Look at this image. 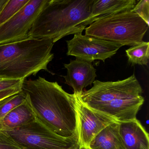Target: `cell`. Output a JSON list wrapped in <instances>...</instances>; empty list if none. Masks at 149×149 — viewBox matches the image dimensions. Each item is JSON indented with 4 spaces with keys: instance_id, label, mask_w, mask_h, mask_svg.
<instances>
[{
    "instance_id": "obj_16",
    "label": "cell",
    "mask_w": 149,
    "mask_h": 149,
    "mask_svg": "<svg viewBox=\"0 0 149 149\" xmlns=\"http://www.w3.org/2000/svg\"><path fill=\"white\" fill-rule=\"evenodd\" d=\"M130 63L146 65L149 59V42L143 41L140 44L131 47L125 50Z\"/></svg>"
},
{
    "instance_id": "obj_27",
    "label": "cell",
    "mask_w": 149,
    "mask_h": 149,
    "mask_svg": "<svg viewBox=\"0 0 149 149\" xmlns=\"http://www.w3.org/2000/svg\"></svg>"
},
{
    "instance_id": "obj_20",
    "label": "cell",
    "mask_w": 149,
    "mask_h": 149,
    "mask_svg": "<svg viewBox=\"0 0 149 149\" xmlns=\"http://www.w3.org/2000/svg\"><path fill=\"white\" fill-rule=\"evenodd\" d=\"M149 26V1L140 0L131 10Z\"/></svg>"
},
{
    "instance_id": "obj_6",
    "label": "cell",
    "mask_w": 149,
    "mask_h": 149,
    "mask_svg": "<svg viewBox=\"0 0 149 149\" xmlns=\"http://www.w3.org/2000/svg\"><path fill=\"white\" fill-rule=\"evenodd\" d=\"M93 87L79 96L81 101L93 108L116 99L142 95L143 89L135 75L116 81L96 80Z\"/></svg>"
},
{
    "instance_id": "obj_26",
    "label": "cell",
    "mask_w": 149,
    "mask_h": 149,
    "mask_svg": "<svg viewBox=\"0 0 149 149\" xmlns=\"http://www.w3.org/2000/svg\"><path fill=\"white\" fill-rule=\"evenodd\" d=\"M77 149V148H75V149Z\"/></svg>"
},
{
    "instance_id": "obj_14",
    "label": "cell",
    "mask_w": 149,
    "mask_h": 149,
    "mask_svg": "<svg viewBox=\"0 0 149 149\" xmlns=\"http://www.w3.org/2000/svg\"><path fill=\"white\" fill-rule=\"evenodd\" d=\"M120 125L115 123L106 126L91 141L90 149H126L120 133Z\"/></svg>"
},
{
    "instance_id": "obj_23",
    "label": "cell",
    "mask_w": 149,
    "mask_h": 149,
    "mask_svg": "<svg viewBox=\"0 0 149 149\" xmlns=\"http://www.w3.org/2000/svg\"><path fill=\"white\" fill-rule=\"evenodd\" d=\"M9 0H0V13L2 12Z\"/></svg>"
},
{
    "instance_id": "obj_21",
    "label": "cell",
    "mask_w": 149,
    "mask_h": 149,
    "mask_svg": "<svg viewBox=\"0 0 149 149\" xmlns=\"http://www.w3.org/2000/svg\"><path fill=\"white\" fill-rule=\"evenodd\" d=\"M24 80H0V92L10 89L22 87Z\"/></svg>"
},
{
    "instance_id": "obj_18",
    "label": "cell",
    "mask_w": 149,
    "mask_h": 149,
    "mask_svg": "<svg viewBox=\"0 0 149 149\" xmlns=\"http://www.w3.org/2000/svg\"><path fill=\"white\" fill-rule=\"evenodd\" d=\"M29 1V0H9L0 13V26L14 16Z\"/></svg>"
},
{
    "instance_id": "obj_10",
    "label": "cell",
    "mask_w": 149,
    "mask_h": 149,
    "mask_svg": "<svg viewBox=\"0 0 149 149\" xmlns=\"http://www.w3.org/2000/svg\"><path fill=\"white\" fill-rule=\"evenodd\" d=\"M144 102V97L140 95L116 99L91 108L111 117L120 124L136 119L137 114Z\"/></svg>"
},
{
    "instance_id": "obj_3",
    "label": "cell",
    "mask_w": 149,
    "mask_h": 149,
    "mask_svg": "<svg viewBox=\"0 0 149 149\" xmlns=\"http://www.w3.org/2000/svg\"><path fill=\"white\" fill-rule=\"evenodd\" d=\"M54 45L52 40L33 38L0 44V80H24L42 70L50 73Z\"/></svg>"
},
{
    "instance_id": "obj_4",
    "label": "cell",
    "mask_w": 149,
    "mask_h": 149,
    "mask_svg": "<svg viewBox=\"0 0 149 149\" xmlns=\"http://www.w3.org/2000/svg\"><path fill=\"white\" fill-rule=\"evenodd\" d=\"M149 26L137 15L125 11L102 16L85 29V35L133 47L141 43Z\"/></svg>"
},
{
    "instance_id": "obj_15",
    "label": "cell",
    "mask_w": 149,
    "mask_h": 149,
    "mask_svg": "<svg viewBox=\"0 0 149 149\" xmlns=\"http://www.w3.org/2000/svg\"><path fill=\"white\" fill-rule=\"evenodd\" d=\"M35 119L33 111L25 101L0 121V129L5 131L13 130L21 127Z\"/></svg>"
},
{
    "instance_id": "obj_8",
    "label": "cell",
    "mask_w": 149,
    "mask_h": 149,
    "mask_svg": "<svg viewBox=\"0 0 149 149\" xmlns=\"http://www.w3.org/2000/svg\"><path fill=\"white\" fill-rule=\"evenodd\" d=\"M49 0H29L10 19L0 26V44L26 40L36 18Z\"/></svg>"
},
{
    "instance_id": "obj_7",
    "label": "cell",
    "mask_w": 149,
    "mask_h": 149,
    "mask_svg": "<svg viewBox=\"0 0 149 149\" xmlns=\"http://www.w3.org/2000/svg\"><path fill=\"white\" fill-rule=\"evenodd\" d=\"M75 97L77 148L90 149L95 137L106 126L117 122L111 117L84 104L79 96Z\"/></svg>"
},
{
    "instance_id": "obj_2",
    "label": "cell",
    "mask_w": 149,
    "mask_h": 149,
    "mask_svg": "<svg viewBox=\"0 0 149 149\" xmlns=\"http://www.w3.org/2000/svg\"><path fill=\"white\" fill-rule=\"evenodd\" d=\"M94 0H49L36 19L29 38L54 43L67 36L82 33Z\"/></svg>"
},
{
    "instance_id": "obj_17",
    "label": "cell",
    "mask_w": 149,
    "mask_h": 149,
    "mask_svg": "<svg viewBox=\"0 0 149 149\" xmlns=\"http://www.w3.org/2000/svg\"><path fill=\"white\" fill-rule=\"evenodd\" d=\"M25 102V97L21 91L0 101V121L10 111Z\"/></svg>"
},
{
    "instance_id": "obj_11",
    "label": "cell",
    "mask_w": 149,
    "mask_h": 149,
    "mask_svg": "<svg viewBox=\"0 0 149 149\" xmlns=\"http://www.w3.org/2000/svg\"><path fill=\"white\" fill-rule=\"evenodd\" d=\"M68 70L67 75L63 76L65 83L72 87L74 95L81 96L83 89L91 85L97 77L96 70L92 63L80 59L70 60L68 64H64Z\"/></svg>"
},
{
    "instance_id": "obj_22",
    "label": "cell",
    "mask_w": 149,
    "mask_h": 149,
    "mask_svg": "<svg viewBox=\"0 0 149 149\" xmlns=\"http://www.w3.org/2000/svg\"><path fill=\"white\" fill-rule=\"evenodd\" d=\"M21 88L22 87H19L0 92V101L19 93L21 91Z\"/></svg>"
},
{
    "instance_id": "obj_12",
    "label": "cell",
    "mask_w": 149,
    "mask_h": 149,
    "mask_svg": "<svg viewBox=\"0 0 149 149\" xmlns=\"http://www.w3.org/2000/svg\"><path fill=\"white\" fill-rule=\"evenodd\" d=\"M120 131L126 149H149V134L139 120L121 123Z\"/></svg>"
},
{
    "instance_id": "obj_19",
    "label": "cell",
    "mask_w": 149,
    "mask_h": 149,
    "mask_svg": "<svg viewBox=\"0 0 149 149\" xmlns=\"http://www.w3.org/2000/svg\"><path fill=\"white\" fill-rule=\"evenodd\" d=\"M25 146L6 131L0 129V149H24Z\"/></svg>"
},
{
    "instance_id": "obj_1",
    "label": "cell",
    "mask_w": 149,
    "mask_h": 149,
    "mask_svg": "<svg viewBox=\"0 0 149 149\" xmlns=\"http://www.w3.org/2000/svg\"><path fill=\"white\" fill-rule=\"evenodd\" d=\"M21 92L36 120L62 136L76 135L74 94L67 93L57 82L49 81L41 77L25 79Z\"/></svg>"
},
{
    "instance_id": "obj_5",
    "label": "cell",
    "mask_w": 149,
    "mask_h": 149,
    "mask_svg": "<svg viewBox=\"0 0 149 149\" xmlns=\"http://www.w3.org/2000/svg\"><path fill=\"white\" fill-rule=\"evenodd\" d=\"M26 147L38 149H74L77 135L65 137L52 131L36 119L21 127L6 131Z\"/></svg>"
},
{
    "instance_id": "obj_25",
    "label": "cell",
    "mask_w": 149,
    "mask_h": 149,
    "mask_svg": "<svg viewBox=\"0 0 149 149\" xmlns=\"http://www.w3.org/2000/svg\"><path fill=\"white\" fill-rule=\"evenodd\" d=\"M77 149H84V148H81V149H78V148H77Z\"/></svg>"
},
{
    "instance_id": "obj_24",
    "label": "cell",
    "mask_w": 149,
    "mask_h": 149,
    "mask_svg": "<svg viewBox=\"0 0 149 149\" xmlns=\"http://www.w3.org/2000/svg\"><path fill=\"white\" fill-rule=\"evenodd\" d=\"M76 148H77V147H76ZM24 149H36V148H32V147H26V146H25V148H24Z\"/></svg>"
},
{
    "instance_id": "obj_13",
    "label": "cell",
    "mask_w": 149,
    "mask_h": 149,
    "mask_svg": "<svg viewBox=\"0 0 149 149\" xmlns=\"http://www.w3.org/2000/svg\"><path fill=\"white\" fill-rule=\"evenodd\" d=\"M136 0H94L91 13L85 21L86 26L102 16L131 11L136 5Z\"/></svg>"
},
{
    "instance_id": "obj_9",
    "label": "cell",
    "mask_w": 149,
    "mask_h": 149,
    "mask_svg": "<svg viewBox=\"0 0 149 149\" xmlns=\"http://www.w3.org/2000/svg\"><path fill=\"white\" fill-rule=\"evenodd\" d=\"M66 42L68 56L91 63L96 60L104 62L116 54L123 47L111 42L83 35L82 33L74 35L73 39Z\"/></svg>"
}]
</instances>
